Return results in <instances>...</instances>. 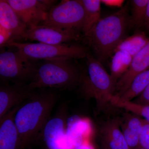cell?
I'll return each instance as SVG.
<instances>
[{
    "label": "cell",
    "mask_w": 149,
    "mask_h": 149,
    "mask_svg": "<svg viewBox=\"0 0 149 149\" xmlns=\"http://www.w3.org/2000/svg\"><path fill=\"white\" fill-rule=\"evenodd\" d=\"M58 100V96L52 89H37L19 107L14 120L20 136L21 149L37 140Z\"/></svg>",
    "instance_id": "1"
},
{
    "label": "cell",
    "mask_w": 149,
    "mask_h": 149,
    "mask_svg": "<svg viewBox=\"0 0 149 149\" xmlns=\"http://www.w3.org/2000/svg\"><path fill=\"white\" fill-rule=\"evenodd\" d=\"M130 3L128 2L116 12L101 18L88 33L83 35L84 42L101 63L113 55L130 28Z\"/></svg>",
    "instance_id": "2"
},
{
    "label": "cell",
    "mask_w": 149,
    "mask_h": 149,
    "mask_svg": "<svg viewBox=\"0 0 149 149\" xmlns=\"http://www.w3.org/2000/svg\"><path fill=\"white\" fill-rule=\"evenodd\" d=\"M74 59L44 60L37 64L28 83L33 90L42 88L71 90L78 87L81 68Z\"/></svg>",
    "instance_id": "3"
},
{
    "label": "cell",
    "mask_w": 149,
    "mask_h": 149,
    "mask_svg": "<svg viewBox=\"0 0 149 149\" xmlns=\"http://www.w3.org/2000/svg\"><path fill=\"white\" fill-rule=\"evenodd\" d=\"M85 59V68L81 69L79 92L85 99H95L98 109H101L111 104L116 83L90 52Z\"/></svg>",
    "instance_id": "4"
},
{
    "label": "cell",
    "mask_w": 149,
    "mask_h": 149,
    "mask_svg": "<svg viewBox=\"0 0 149 149\" xmlns=\"http://www.w3.org/2000/svg\"><path fill=\"white\" fill-rule=\"evenodd\" d=\"M4 47L14 48L22 56L33 61L85 58L89 52L86 47L73 43L53 45L40 42H20L15 41L8 43Z\"/></svg>",
    "instance_id": "5"
},
{
    "label": "cell",
    "mask_w": 149,
    "mask_h": 149,
    "mask_svg": "<svg viewBox=\"0 0 149 149\" xmlns=\"http://www.w3.org/2000/svg\"><path fill=\"white\" fill-rule=\"evenodd\" d=\"M37 65L35 61L28 59L15 49L2 51L0 54L1 83H29Z\"/></svg>",
    "instance_id": "6"
},
{
    "label": "cell",
    "mask_w": 149,
    "mask_h": 149,
    "mask_svg": "<svg viewBox=\"0 0 149 149\" xmlns=\"http://www.w3.org/2000/svg\"><path fill=\"white\" fill-rule=\"evenodd\" d=\"M85 11L81 0H62L48 12L42 25L82 31Z\"/></svg>",
    "instance_id": "7"
},
{
    "label": "cell",
    "mask_w": 149,
    "mask_h": 149,
    "mask_svg": "<svg viewBox=\"0 0 149 149\" xmlns=\"http://www.w3.org/2000/svg\"><path fill=\"white\" fill-rule=\"evenodd\" d=\"M68 118L65 104L60 107L51 116L40 132L37 140L42 141L46 149H74L67 136Z\"/></svg>",
    "instance_id": "8"
},
{
    "label": "cell",
    "mask_w": 149,
    "mask_h": 149,
    "mask_svg": "<svg viewBox=\"0 0 149 149\" xmlns=\"http://www.w3.org/2000/svg\"><path fill=\"white\" fill-rule=\"evenodd\" d=\"M27 29L45 21L48 12L57 1L52 0H6Z\"/></svg>",
    "instance_id": "9"
},
{
    "label": "cell",
    "mask_w": 149,
    "mask_h": 149,
    "mask_svg": "<svg viewBox=\"0 0 149 149\" xmlns=\"http://www.w3.org/2000/svg\"><path fill=\"white\" fill-rule=\"evenodd\" d=\"M80 32L75 29H61L40 24L27 29L22 39L49 45H60L79 40L81 38Z\"/></svg>",
    "instance_id": "10"
},
{
    "label": "cell",
    "mask_w": 149,
    "mask_h": 149,
    "mask_svg": "<svg viewBox=\"0 0 149 149\" xmlns=\"http://www.w3.org/2000/svg\"><path fill=\"white\" fill-rule=\"evenodd\" d=\"M35 90L27 84L1 83L0 85V120L14 108L24 102Z\"/></svg>",
    "instance_id": "11"
},
{
    "label": "cell",
    "mask_w": 149,
    "mask_h": 149,
    "mask_svg": "<svg viewBox=\"0 0 149 149\" xmlns=\"http://www.w3.org/2000/svg\"><path fill=\"white\" fill-rule=\"evenodd\" d=\"M149 69V41L148 44L133 57L127 71L117 80L114 97H119L128 88L136 76Z\"/></svg>",
    "instance_id": "12"
},
{
    "label": "cell",
    "mask_w": 149,
    "mask_h": 149,
    "mask_svg": "<svg viewBox=\"0 0 149 149\" xmlns=\"http://www.w3.org/2000/svg\"><path fill=\"white\" fill-rule=\"evenodd\" d=\"M19 106L0 120V149H21L20 136L14 120L15 114Z\"/></svg>",
    "instance_id": "13"
},
{
    "label": "cell",
    "mask_w": 149,
    "mask_h": 149,
    "mask_svg": "<svg viewBox=\"0 0 149 149\" xmlns=\"http://www.w3.org/2000/svg\"><path fill=\"white\" fill-rule=\"evenodd\" d=\"M0 27L11 34L13 41L22 39L27 29L26 25L6 0L0 1Z\"/></svg>",
    "instance_id": "14"
},
{
    "label": "cell",
    "mask_w": 149,
    "mask_h": 149,
    "mask_svg": "<svg viewBox=\"0 0 149 149\" xmlns=\"http://www.w3.org/2000/svg\"><path fill=\"white\" fill-rule=\"evenodd\" d=\"M146 120L134 113H126L119 120L120 129L130 149H138Z\"/></svg>",
    "instance_id": "15"
},
{
    "label": "cell",
    "mask_w": 149,
    "mask_h": 149,
    "mask_svg": "<svg viewBox=\"0 0 149 149\" xmlns=\"http://www.w3.org/2000/svg\"><path fill=\"white\" fill-rule=\"evenodd\" d=\"M101 134L109 149H130L120 129L119 120H107L102 128Z\"/></svg>",
    "instance_id": "16"
},
{
    "label": "cell",
    "mask_w": 149,
    "mask_h": 149,
    "mask_svg": "<svg viewBox=\"0 0 149 149\" xmlns=\"http://www.w3.org/2000/svg\"><path fill=\"white\" fill-rule=\"evenodd\" d=\"M89 129V124L86 120H82L76 116L68 118L67 136L70 143L74 149L86 142L85 135Z\"/></svg>",
    "instance_id": "17"
},
{
    "label": "cell",
    "mask_w": 149,
    "mask_h": 149,
    "mask_svg": "<svg viewBox=\"0 0 149 149\" xmlns=\"http://www.w3.org/2000/svg\"><path fill=\"white\" fill-rule=\"evenodd\" d=\"M149 85V69L136 76L128 88L119 97L114 98L121 102H131L139 97Z\"/></svg>",
    "instance_id": "18"
},
{
    "label": "cell",
    "mask_w": 149,
    "mask_h": 149,
    "mask_svg": "<svg viewBox=\"0 0 149 149\" xmlns=\"http://www.w3.org/2000/svg\"><path fill=\"white\" fill-rule=\"evenodd\" d=\"M81 1L85 11V19L82 32L85 35L101 18L102 1L100 0H81Z\"/></svg>",
    "instance_id": "19"
},
{
    "label": "cell",
    "mask_w": 149,
    "mask_h": 149,
    "mask_svg": "<svg viewBox=\"0 0 149 149\" xmlns=\"http://www.w3.org/2000/svg\"><path fill=\"white\" fill-rule=\"evenodd\" d=\"M133 58V57L125 51L114 52L111 63L110 75L116 83L129 68Z\"/></svg>",
    "instance_id": "20"
},
{
    "label": "cell",
    "mask_w": 149,
    "mask_h": 149,
    "mask_svg": "<svg viewBox=\"0 0 149 149\" xmlns=\"http://www.w3.org/2000/svg\"><path fill=\"white\" fill-rule=\"evenodd\" d=\"M149 41V37L144 32H137L131 36L125 37L118 45L114 52L119 50L125 51L133 57Z\"/></svg>",
    "instance_id": "21"
},
{
    "label": "cell",
    "mask_w": 149,
    "mask_h": 149,
    "mask_svg": "<svg viewBox=\"0 0 149 149\" xmlns=\"http://www.w3.org/2000/svg\"><path fill=\"white\" fill-rule=\"evenodd\" d=\"M148 2V0L130 1L131 6V15H130V28H139L144 27Z\"/></svg>",
    "instance_id": "22"
},
{
    "label": "cell",
    "mask_w": 149,
    "mask_h": 149,
    "mask_svg": "<svg viewBox=\"0 0 149 149\" xmlns=\"http://www.w3.org/2000/svg\"><path fill=\"white\" fill-rule=\"evenodd\" d=\"M111 104L143 118L149 123V106L141 105L132 102L120 101L113 97L111 99Z\"/></svg>",
    "instance_id": "23"
},
{
    "label": "cell",
    "mask_w": 149,
    "mask_h": 149,
    "mask_svg": "<svg viewBox=\"0 0 149 149\" xmlns=\"http://www.w3.org/2000/svg\"><path fill=\"white\" fill-rule=\"evenodd\" d=\"M138 149H149V123L146 120L143 127Z\"/></svg>",
    "instance_id": "24"
},
{
    "label": "cell",
    "mask_w": 149,
    "mask_h": 149,
    "mask_svg": "<svg viewBox=\"0 0 149 149\" xmlns=\"http://www.w3.org/2000/svg\"><path fill=\"white\" fill-rule=\"evenodd\" d=\"M131 102L141 105L149 106V85L139 97Z\"/></svg>",
    "instance_id": "25"
},
{
    "label": "cell",
    "mask_w": 149,
    "mask_h": 149,
    "mask_svg": "<svg viewBox=\"0 0 149 149\" xmlns=\"http://www.w3.org/2000/svg\"><path fill=\"white\" fill-rule=\"evenodd\" d=\"M102 3H103L107 5L111 6H119L121 5L123 1H101Z\"/></svg>",
    "instance_id": "26"
},
{
    "label": "cell",
    "mask_w": 149,
    "mask_h": 149,
    "mask_svg": "<svg viewBox=\"0 0 149 149\" xmlns=\"http://www.w3.org/2000/svg\"><path fill=\"white\" fill-rule=\"evenodd\" d=\"M75 149H95L92 144L88 141L84 142L80 146L77 147Z\"/></svg>",
    "instance_id": "27"
},
{
    "label": "cell",
    "mask_w": 149,
    "mask_h": 149,
    "mask_svg": "<svg viewBox=\"0 0 149 149\" xmlns=\"http://www.w3.org/2000/svg\"><path fill=\"white\" fill-rule=\"evenodd\" d=\"M144 27L147 29V31L149 32V0L147 5L146 15Z\"/></svg>",
    "instance_id": "28"
}]
</instances>
